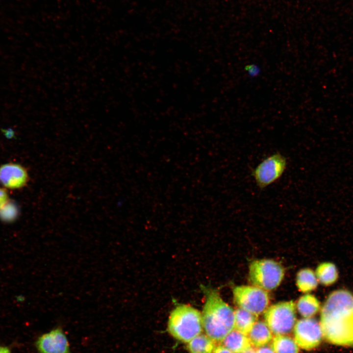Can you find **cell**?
<instances>
[{
	"label": "cell",
	"mask_w": 353,
	"mask_h": 353,
	"mask_svg": "<svg viewBox=\"0 0 353 353\" xmlns=\"http://www.w3.org/2000/svg\"><path fill=\"white\" fill-rule=\"evenodd\" d=\"M320 324L327 341L353 346V293L346 289L331 292L322 307Z\"/></svg>",
	"instance_id": "obj_1"
},
{
	"label": "cell",
	"mask_w": 353,
	"mask_h": 353,
	"mask_svg": "<svg viewBox=\"0 0 353 353\" xmlns=\"http://www.w3.org/2000/svg\"><path fill=\"white\" fill-rule=\"evenodd\" d=\"M205 301L202 313L203 329L214 342H221L234 329V311L215 289H203Z\"/></svg>",
	"instance_id": "obj_2"
},
{
	"label": "cell",
	"mask_w": 353,
	"mask_h": 353,
	"mask_svg": "<svg viewBox=\"0 0 353 353\" xmlns=\"http://www.w3.org/2000/svg\"><path fill=\"white\" fill-rule=\"evenodd\" d=\"M168 329L176 339L188 343L202 332V313L189 305L179 304L170 314Z\"/></svg>",
	"instance_id": "obj_3"
},
{
	"label": "cell",
	"mask_w": 353,
	"mask_h": 353,
	"mask_svg": "<svg viewBox=\"0 0 353 353\" xmlns=\"http://www.w3.org/2000/svg\"><path fill=\"white\" fill-rule=\"evenodd\" d=\"M284 276V269L277 262L267 259L255 260L249 265V278L253 286L265 291L277 288Z\"/></svg>",
	"instance_id": "obj_4"
},
{
	"label": "cell",
	"mask_w": 353,
	"mask_h": 353,
	"mask_svg": "<svg viewBox=\"0 0 353 353\" xmlns=\"http://www.w3.org/2000/svg\"><path fill=\"white\" fill-rule=\"evenodd\" d=\"M264 318L273 334H288L293 330L296 322L295 303L289 301L273 304L264 312Z\"/></svg>",
	"instance_id": "obj_5"
},
{
	"label": "cell",
	"mask_w": 353,
	"mask_h": 353,
	"mask_svg": "<svg viewBox=\"0 0 353 353\" xmlns=\"http://www.w3.org/2000/svg\"><path fill=\"white\" fill-rule=\"evenodd\" d=\"M287 166L285 156L279 152L264 158L252 171L257 186L264 189L279 180Z\"/></svg>",
	"instance_id": "obj_6"
},
{
	"label": "cell",
	"mask_w": 353,
	"mask_h": 353,
	"mask_svg": "<svg viewBox=\"0 0 353 353\" xmlns=\"http://www.w3.org/2000/svg\"><path fill=\"white\" fill-rule=\"evenodd\" d=\"M233 299L239 307L258 316L264 313L269 303L266 291L254 286L240 285L233 289Z\"/></svg>",
	"instance_id": "obj_7"
},
{
	"label": "cell",
	"mask_w": 353,
	"mask_h": 353,
	"mask_svg": "<svg viewBox=\"0 0 353 353\" xmlns=\"http://www.w3.org/2000/svg\"><path fill=\"white\" fill-rule=\"evenodd\" d=\"M293 330L297 344L305 350H310L318 346L323 336L320 323L312 318H304L298 320Z\"/></svg>",
	"instance_id": "obj_8"
},
{
	"label": "cell",
	"mask_w": 353,
	"mask_h": 353,
	"mask_svg": "<svg viewBox=\"0 0 353 353\" xmlns=\"http://www.w3.org/2000/svg\"><path fill=\"white\" fill-rule=\"evenodd\" d=\"M35 347L39 353H71L66 334L59 326L41 335Z\"/></svg>",
	"instance_id": "obj_9"
},
{
	"label": "cell",
	"mask_w": 353,
	"mask_h": 353,
	"mask_svg": "<svg viewBox=\"0 0 353 353\" xmlns=\"http://www.w3.org/2000/svg\"><path fill=\"white\" fill-rule=\"evenodd\" d=\"M29 178L27 170L21 165L10 163L0 167V183L5 188H23L27 184Z\"/></svg>",
	"instance_id": "obj_10"
},
{
	"label": "cell",
	"mask_w": 353,
	"mask_h": 353,
	"mask_svg": "<svg viewBox=\"0 0 353 353\" xmlns=\"http://www.w3.org/2000/svg\"><path fill=\"white\" fill-rule=\"evenodd\" d=\"M252 345L258 348L267 345L273 339V333L265 322L256 321L247 335Z\"/></svg>",
	"instance_id": "obj_11"
},
{
	"label": "cell",
	"mask_w": 353,
	"mask_h": 353,
	"mask_svg": "<svg viewBox=\"0 0 353 353\" xmlns=\"http://www.w3.org/2000/svg\"><path fill=\"white\" fill-rule=\"evenodd\" d=\"M221 343L233 353H240L252 346L248 336L235 329L230 331Z\"/></svg>",
	"instance_id": "obj_12"
},
{
	"label": "cell",
	"mask_w": 353,
	"mask_h": 353,
	"mask_svg": "<svg viewBox=\"0 0 353 353\" xmlns=\"http://www.w3.org/2000/svg\"><path fill=\"white\" fill-rule=\"evenodd\" d=\"M315 274L318 282L326 286L334 284L339 277L336 265L331 262H324L319 264L316 268Z\"/></svg>",
	"instance_id": "obj_13"
},
{
	"label": "cell",
	"mask_w": 353,
	"mask_h": 353,
	"mask_svg": "<svg viewBox=\"0 0 353 353\" xmlns=\"http://www.w3.org/2000/svg\"><path fill=\"white\" fill-rule=\"evenodd\" d=\"M320 307L317 298L310 294L301 297L297 304L298 312L304 318H312L318 312Z\"/></svg>",
	"instance_id": "obj_14"
},
{
	"label": "cell",
	"mask_w": 353,
	"mask_h": 353,
	"mask_svg": "<svg viewBox=\"0 0 353 353\" xmlns=\"http://www.w3.org/2000/svg\"><path fill=\"white\" fill-rule=\"evenodd\" d=\"M257 316L239 307L234 311V329L247 335L254 323Z\"/></svg>",
	"instance_id": "obj_15"
},
{
	"label": "cell",
	"mask_w": 353,
	"mask_h": 353,
	"mask_svg": "<svg viewBox=\"0 0 353 353\" xmlns=\"http://www.w3.org/2000/svg\"><path fill=\"white\" fill-rule=\"evenodd\" d=\"M318 282L315 273L311 269L304 268L297 273V286L298 289L303 293H307L316 289Z\"/></svg>",
	"instance_id": "obj_16"
},
{
	"label": "cell",
	"mask_w": 353,
	"mask_h": 353,
	"mask_svg": "<svg viewBox=\"0 0 353 353\" xmlns=\"http://www.w3.org/2000/svg\"><path fill=\"white\" fill-rule=\"evenodd\" d=\"M214 342L206 334H200L188 343L187 349L190 353H212Z\"/></svg>",
	"instance_id": "obj_17"
},
{
	"label": "cell",
	"mask_w": 353,
	"mask_h": 353,
	"mask_svg": "<svg viewBox=\"0 0 353 353\" xmlns=\"http://www.w3.org/2000/svg\"><path fill=\"white\" fill-rule=\"evenodd\" d=\"M271 347L275 353H299V347L293 339L286 335H275Z\"/></svg>",
	"instance_id": "obj_18"
},
{
	"label": "cell",
	"mask_w": 353,
	"mask_h": 353,
	"mask_svg": "<svg viewBox=\"0 0 353 353\" xmlns=\"http://www.w3.org/2000/svg\"><path fill=\"white\" fill-rule=\"evenodd\" d=\"M18 214L16 205L9 201L0 208V219L4 222L13 221L16 219Z\"/></svg>",
	"instance_id": "obj_19"
},
{
	"label": "cell",
	"mask_w": 353,
	"mask_h": 353,
	"mask_svg": "<svg viewBox=\"0 0 353 353\" xmlns=\"http://www.w3.org/2000/svg\"><path fill=\"white\" fill-rule=\"evenodd\" d=\"M245 70L248 76L251 77H255L258 76L261 73L260 68L255 64L247 65L245 66Z\"/></svg>",
	"instance_id": "obj_20"
},
{
	"label": "cell",
	"mask_w": 353,
	"mask_h": 353,
	"mask_svg": "<svg viewBox=\"0 0 353 353\" xmlns=\"http://www.w3.org/2000/svg\"><path fill=\"white\" fill-rule=\"evenodd\" d=\"M8 201V194L6 190L0 188V208Z\"/></svg>",
	"instance_id": "obj_21"
},
{
	"label": "cell",
	"mask_w": 353,
	"mask_h": 353,
	"mask_svg": "<svg viewBox=\"0 0 353 353\" xmlns=\"http://www.w3.org/2000/svg\"><path fill=\"white\" fill-rule=\"evenodd\" d=\"M255 353H275L271 346L265 345L257 348Z\"/></svg>",
	"instance_id": "obj_22"
},
{
	"label": "cell",
	"mask_w": 353,
	"mask_h": 353,
	"mask_svg": "<svg viewBox=\"0 0 353 353\" xmlns=\"http://www.w3.org/2000/svg\"><path fill=\"white\" fill-rule=\"evenodd\" d=\"M212 353H233L223 345L215 347Z\"/></svg>",
	"instance_id": "obj_23"
},
{
	"label": "cell",
	"mask_w": 353,
	"mask_h": 353,
	"mask_svg": "<svg viewBox=\"0 0 353 353\" xmlns=\"http://www.w3.org/2000/svg\"><path fill=\"white\" fill-rule=\"evenodd\" d=\"M0 353H11V352L7 347L0 346Z\"/></svg>",
	"instance_id": "obj_24"
},
{
	"label": "cell",
	"mask_w": 353,
	"mask_h": 353,
	"mask_svg": "<svg viewBox=\"0 0 353 353\" xmlns=\"http://www.w3.org/2000/svg\"><path fill=\"white\" fill-rule=\"evenodd\" d=\"M240 353H255V349L252 346Z\"/></svg>",
	"instance_id": "obj_25"
}]
</instances>
